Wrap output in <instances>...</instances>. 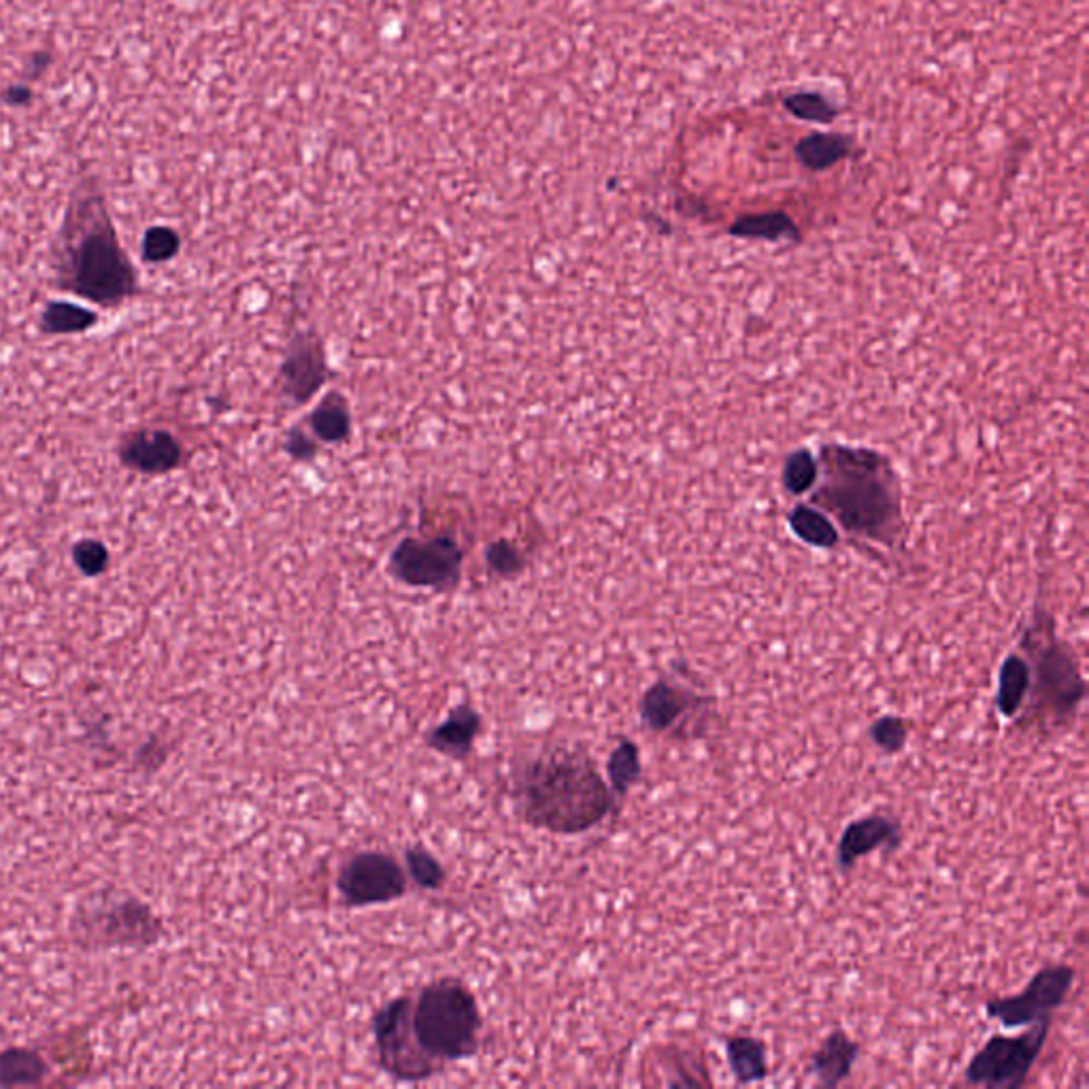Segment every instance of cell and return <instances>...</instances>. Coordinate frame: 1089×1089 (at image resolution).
Listing matches in <instances>:
<instances>
[{
    "label": "cell",
    "instance_id": "1",
    "mask_svg": "<svg viewBox=\"0 0 1089 1089\" xmlns=\"http://www.w3.org/2000/svg\"><path fill=\"white\" fill-rule=\"evenodd\" d=\"M57 285L101 307H119L139 292V274L124 252L99 181L73 188L55 252Z\"/></svg>",
    "mask_w": 1089,
    "mask_h": 1089
},
{
    "label": "cell",
    "instance_id": "2",
    "mask_svg": "<svg viewBox=\"0 0 1089 1089\" xmlns=\"http://www.w3.org/2000/svg\"><path fill=\"white\" fill-rule=\"evenodd\" d=\"M513 805L530 828L584 834L611 816L615 794L590 754L553 747L515 772Z\"/></svg>",
    "mask_w": 1089,
    "mask_h": 1089
},
{
    "label": "cell",
    "instance_id": "3",
    "mask_svg": "<svg viewBox=\"0 0 1089 1089\" xmlns=\"http://www.w3.org/2000/svg\"><path fill=\"white\" fill-rule=\"evenodd\" d=\"M828 482L819 500L849 530L883 537L898 515L894 479L871 451L830 449L823 453Z\"/></svg>",
    "mask_w": 1089,
    "mask_h": 1089
},
{
    "label": "cell",
    "instance_id": "4",
    "mask_svg": "<svg viewBox=\"0 0 1089 1089\" xmlns=\"http://www.w3.org/2000/svg\"><path fill=\"white\" fill-rule=\"evenodd\" d=\"M411 1017L418 1042L438 1064L469 1060L477 1053L484 1017L464 981L440 977L424 985L413 1000Z\"/></svg>",
    "mask_w": 1089,
    "mask_h": 1089
},
{
    "label": "cell",
    "instance_id": "5",
    "mask_svg": "<svg viewBox=\"0 0 1089 1089\" xmlns=\"http://www.w3.org/2000/svg\"><path fill=\"white\" fill-rule=\"evenodd\" d=\"M411 1009L413 1000L409 996H398L383 1004L373 1017L380 1068L385 1075L407 1084L426 1081L443 1071V1064L433 1060L418 1042Z\"/></svg>",
    "mask_w": 1089,
    "mask_h": 1089
},
{
    "label": "cell",
    "instance_id": "6",
    "mask_svg": "<svg viewBox=\"0 0 1089 1089\" xmlns=\"http://www.w3.org/2000/svg\"><path fill=\"white\" fill-rule=\"evenodd\" d=\"M1051 1024L1053 1020H1045L1024 1035L991 1036L966 1066V1081L985 1088H1020L1045 1049Z\"/></svg>",
    "mask_w": 1089,
    "mask_h": 1089
},
{
    "label": "cell",
    "instance_id": "7",
    "mask_svg": "<svg viewBox=\"0 0 1089 1089\" xmlns=\"http://www.w3.org/2000/svg\"><path fill=\"white\" fill-rule=\"evenodd\" d=\"M336 889L349 907L387 905L407 894L409 876L394 856L360 851L341 867Z\"/></svg>",
    "mask_w": 1089,
    "mask_h": 1089
},
{
    "label": "cell",
    "instance_id": "8",
    "mask_svg": "<svg viewBox=\"0 0 1089 1089\" xmlns=\"http://www.w3.org/2000/svg\"><path fill=\"white\" fill-rule=\"evenodd\" d=\"M1075 983V969L1068 964H1055L1038 971L1022 994L1009 998H996L987 1002L985 1013L998 1020L1004 1028H1022L1038 1022L1051 1020L1071 994Z\"/></svg>",
    "mask_w": 1089,
    "mask_h": 1089
},
{
    "label": "cell",
    "instance_id": "9",
    "mask_svg": "<svg viewBox=\"0 0 1089 1089\" xmlns=\"http://www.w3.org/2000/svg\"><path fill=\"white\" fill-rule=\"evenodd\" d=\"M1036 703L1053 717H1071L1086 699V681L1073 654L1051 641L1036 654Z\"/></svg>",
    "mask_w": 1089,
    "mask_h": 1089
},
{
    "label": "cell",
    "instance_id": "10",
    "mask_svg": "<svg viewBox=\"0 0 1089 1089\" xmlns=\"http://www.w3.org/2000/svg\"><path fill=\"white\" fill-rule=\"evenodd\" d=\"M400 581L418 588H449L460 573V551L449 539L405 541L392 558Z\"/></svg>",
    "mask_w": 1089,
    "mask_h": 1089
},
{
    "label": "cell",
    "instance_id": "11",
    "mask_svg": "<svg viewBox=\"0 0 1089 1089\" xmlns=\"http://www.w3.org/2000/svg\"><path fill=\"white\" fill-rule=\"evenodd\" d=\"M902 841L900 823L889 816L872 813L851 821L838 841L836 862L843 872L851 871L862 858L876 849H898Z\"/></svg>",
    "mask_w": 1089,
    "mask_h": 1089
},
{
    "label": "cell",
    "instance_id": "12",
    "mask_svg": "<svg viewBox=\"0 0 1089 1089\" xmlns=\"http://www.w3.org/2000/svg\"><path fill=\"white\" fill-rule=\"evenodd\" d=\"M117 456L121 464L132 471L163 475L181 462V445L166 431L141 428L119 440Z\"/></svg>",
    "mask_w": 1089,
    "mask_h": 1089
},
{
    "label": "cell",
    "instance_id": "13",
    "mask_svg": "<svg viewBox=\"0 0 1089 1089\" xmlns=\"http://www.w3.org/2000/svg\"><path fill=\"white\" fill-rule=\"evenodd\" d=\"M484 728L482 713L471 703H462L451 708L447 717L426 732L428 747L451 760H464L473 754L475 741Z\"/></svg>",
    "mask_w": 1089,
    "mask_h": 1089
},
{
    "label": "cell",
    "instance_id": "14",
    "mask_svg": "<svg viewBox=\"0 0 1089 1089\" xmlns=\"http://www.w3.org/2000/svg\"><path fill=\"white\" fill-rule=\"evenodd\" d=\"M696 705V694L659 679L643 692L639 701V715L643 726L652 732H668Z\"/></svg>",
    "mask_w": 1089,
    "mask_h": 1089
},
{
    "label": "cell",
    "instance_id": "15",
    "mask_svg": "<svg viewBox=\"0 0 1089 1089\" xmlns=\"http://www.w3.org/2000/svg\"><path fill=\"white\" fill-rule=\"evenodd\" d=\"M860 1055V1045L843 1030H832L811 1058V1073L821 1088H836L849 1079Z\"/></svg>",
    "mask_w": 1089,
    "mask_h": 1089
},
{
    "label": "cell",
    "instance_id": "16",
    "mask_svg": "<svg viewBox=\"0 0 1089 1089\" xmlns=\"http://www.w3.org/2000/svg\"><path fill=\"white\" fill-rule=\"evenodd\" d=\"M1033 690V668L1022 655H1009L998 672L996 707L1002 717H1015Z\"/></svg>",
    "mask_w": 1089,
    "mask_h": 1089
},
{
    "label": "cell",
    "instance_id": "17",
    "mask_svg": "<svg viewBox=\"0 0 1089 1089\" xmlns=\"http://www.w3.org/2000/svg\"><path fill=\"white\" fill-rule=\"evenodd\" d=\"M726 1055L732 1068V1075L739 1084H758L768 1077L766 1047L760 1038L754 1036H728L726 1038Z\"/></svg>",
    "mask_w": 1089,
    "mask_h": 1089
},
{
    "label": "cell",
    "instance_id": "18",
    "mask_svg": "<svg viewBox=\"0 0 1089 1089\" xmlns=\"http://www.w3.org/2000/svg\"><path fill=\"white\" fill-rule=\"evenodd\" d=\"M643 774L641 750L630 739H619L606 760V783L615 796H626Z\"/></svg>",
    "mask_w": 1089,
    "mask_h": 1089
},
{
    "label": "cell",
    "instance_id": "19",
    "mask_svg": "<svg viewBox=\"0 0 1089 1089\" xmlns=\"http://www.w3.org/2000/svg\"><path fill=\"white\" fill-rule=\"evenodd\" d=\"M851 152V139L845 134H811L796 145L798 161L807 168L823 170L841 163Z\"/></svg>",
    "mask_w": 1089,
    "mask_h": 1089
},
{
    "label": "cell",
    "instance_id": "20",
    "mask_svg": "<svg viewBox=\"0 0 1089 1089\" xmlns=\"http://www.w3.org/2000/svg\"><path fill=\"white\" fill-rule=\"evenodd\" d=\"M322 371H324V362H322L320 349H316L313 345L305 347V349H296L292 354L290 362L285 364L287 382L298 398H307L309 394H313V389L320 385V380H322Z\"/></svg>",
    "mask_w": 1089,
    "mask_h": 1089
},
{
    "label": "cell",
    "instance_id": "21",
    "mask_svg": "<svg viewBox=\"0 0 1089 1089\" xmlns=\"http://www.w3.org/2000/svg\"><path fill=\"white\" fill-rule=\"evenodd\" d=\"M97 324V316L75 303H50L41 313L39 326L48 334L84 332Z\"/></svg>",
    "mask_w": 1089,
    "mask_h": 1089
},
{
    "label": "cell",
    "instance_id": "22",
    "mask_svg": "<svg viewBox=\"0 0 1089 1089\" xmlns=\"http://www.w3.org/2000/svg\"><path fill=\"white\" fill-rule=\"evenodd\" d=\"M405 871L411 874V879L422 887V889H440L447 881V872L443 864L436 860L435 854H431L426 847L415 845L405 851Z\"/></svg>",
    "mask_w": 1089,
    "mask_h": 1089
},
{
    "label": "cell",
    "instance_id": "23",
    "mask_svg": "<svg viewBox=\"0 0 1089 1089\" xmlns=\"http://www.w3.org/2000/svg\"><path fill=\"white\" fill-rule=\"evenodd\" d=\"M46 1075L43 1062L35 1053L15 1051L0 1058V1081L9 1086L37 1084Z\"/></svg>",
    "mask_w": 1089,
    "mask_h": 1089
},
{
    "label": "cell",
    "instance_id": "24",
    "mask_svg": "<svg viewBox=\"0 0 1089 1089\" xmlns=\"http://www.w3.org/2000/svg\"><path fill=\"white\" fill-rule=\"evenodd\" d=\"M869 736L885 754H898L907 747L909 723L898 715H883L869 728Z\"/></svg>",
    "mask_w": 1089,
    "mask_h": 1089
},
{
    "label": "cell",
    "instance_id": "25",
    "mask_svg": "<svg viewBox=\"0 0 1089 1089\" xmlns=\"http://www.w3.org/2000/svg\"><path fill=\"white\" fill-rule=\"evenodd\" d=\"M794 530L800 539L817 547H832L836 543L834 526L809 507H800L794 515Z\"/></svg>",
    "mask_w": 1089,
    "mask_h": 1089
},
{
    "label": "cell",
    "instance_id": "26",
    "mask_svg": "<svg viewBox=\"0 0 1089 1089\" xmlns=\"http://www.w3.org/2000/svg\"><path fill=\"white\" fill-rule=\"evenodd\" d=\"M732 232L734 234H743V236L781 239L787 232L794 234V226H792V221L785 218L783 214H766V216H752V218L741 219L732 228Z\"/></svg>",
    "mask_w": 1089,
    "mask_h": 1089
},
{
    "label": "cell",
    "instance_id": "27",
    "mask_svg": "<svg viewBox=\"0 0 1089 1089\" xmlns=\"http://www.w3.org/2000/svg\"><path fill=\"white\" fill-rule=\"evenodd\" d=\"M141 252L148 262H166L179 252V234L168 226H154L145 232Z\"/></svg>",
    "mask_w": 1089,
    "mask_h": 1089
},
{
    "label": "cell",
    "instance_id": "28",
    "mask_svg": "<svg viewBox=\"0 0 1089 1089\" xmlns=\"http://www.w3.org/2000/svg\"><path fill=\"white\" fill-rule=\"evenodd\" d=\"M785 107H787L790 113H794L796 117H800V119L821 121V124L832 121L834 115H836V110L823 97L816 94V92L792 94V97L785 99Z\"/></svg>",
    "mask_w": 1089,
    "mask_h": 1089
},
{
    "label": "cell",
    "instance_id": "29",
    "mask_svg": "<svg viewBox=\"0 0 1089 1089\" xmlns=\"http://www.w3.org/2000/svg\"><path fill=\"white\" fill-rule=\"evenodd\" d=\"M73 560L88 577L101 575L110 564L107 547L97 539H84L73 547Z\"/></svg>",
    "mask_w": 1089,
    "mask_h": 1089
},
{
    "label": "cell",
    "instance_id": "30",
    "mask_svg": "<svg viewBox=\"0 0 1089 1089\" xmlns=\"http://www.w3.org/2000/svg\"><path fill=\"white\" fill-rule=\"evenodd\" d=\"M816 477V460H813L807 451H798V453H794V456L787 460V464H785V473H783V482H785V486H787L790 490H807L809 486H813Z\"/></svg>",
    "mask_w": 1089,
    "mask_h": 1089
},
{
    "label": "cell",
    "instance_id": "31",
    "mask_svg": "<svg viewBox=\"0 0 1089 1089\" xmlns=\"http://www.w3.org/2000/svg\"><path fill=\"white\" fill-rule=\"evenodd\" d=\"M313 426L318 431V435L326 440H336L341 436L347 435V428H349V420H347V413L341 405H334V402H326L316 415H313Z\"/></svg>",
    "mask_w": 1089,
    "mask_h": 1089
},
{
    "label": "cell",
    "instance_id": "32",
    "mask_svg": "<svg viewBox=\"0 0 1089 1089\" xmlns=\"http://www.w3.org/2000/svg\"><path fill=\"white\" fill-rule=\"evenodd\" d=\"M0 99L7 107H28L35 99V92L28 84H11Z\"/></svg>",
    "mask_w": 1089,
    "mask_h": 1089
},
{
    "label": "cell",
    "instance_id": "33",
    "mask_svg": "<svg viewBox=\"0 0 1089 1089\" xmlns=\"http://www.w3.org/2000/svg\"><path fill=\"white\" fill-rule=\"evenodd\" d=\"M50 64H52V54L50 52H35L33 57H30V62H28V66H26L28 68V77L30 79H39L50 68Z\"/></svg>",
    "mask_w": 1089,
    "mask_h": 1089
}]
</instances>
